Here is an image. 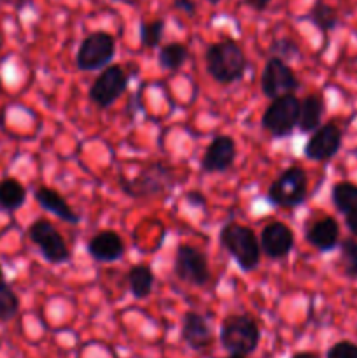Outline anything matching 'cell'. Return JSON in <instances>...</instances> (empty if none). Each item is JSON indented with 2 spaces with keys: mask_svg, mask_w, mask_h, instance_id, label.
Wrapping results in <instances>:
<instances>
[{
  "mask_svg": "<svg viewBox=\"0 0 357 358\" xmlns=\"http://www.w3.org/2000/svg\"><path fill=\"white\" fill-rule=\"evenodd\" d=\"M224 358H247V357H241V355H227V357H224Z\"/></svg>",
  "mask_w": 357,
  "mask_h": 358,
  "instance_id": "37",
  "label": "cell"
},
{
  "mask_svg": "<svg viewBox=\"0 0 357 358\" xmlns=\"http://www.w3.org/2000/svg\"><path fill=\"white\" fill-rule=\"evenodd\" d=\"M290 358H321V355L315 352H298V353H294Z\"/></svg>",
  "mask_w": 357,
  "mask_h": 358,
  "instance_id": "35",
  "label": "cell"
},
{
  "mask_svg": "<svg viewBox=\"0 0 357 358\" xmlns=\"http://www.w3.org/2000/svg\"><path fill=\"white\" fill-rule=\"evenodd\" d=\"M270 51V58H279L282 62H293V59H298L301 55L300 45L296 44V41L289 37H282V38H275V41L270 44L268 48Z\"/></svg>",
  "mask_w": 357,
  "mask_h": 358,
  "instance_id": "28",
  "label": "cell"
},
{
  "mask_svg": "<svg viewBox=\"0 0 357 358\" xmlns=\"http://www.w3.org/2000/svg\"><path fill=\"white\" fill-rule=\"evenodd\" d=\"M346 229L350 231V234L354 236V240H357V215L354 217H345Z\"/></svg>",
  "mask_w": 357,
  "mask_h": 358,
  "instance_id": "34",
  "label": "cell"
},
{
  "mask_svg": "<svg viewBox=\"0 0 357 358\" xmlns=\"http://www.w3.org/2000/svg\"><path fill=\"white\" fill-rule=\"evenodd\" d=\"M154 283H156V276L149 266L139 264L130 269L128 285L130 292L135 299H147L153 294Z\"/></svg>",
  "mask_w": 357,
  "mask_h": 358,
  "instance_id": "22",
  "label": "cell"
},
{
  "mask_svg": "<svg viewBox=\"0 0 357 358\" xmlns=\"http://www.w3.org/2000/svg\"><path fill=\"white\" fill-rule=\"evenodd\" d=\"M326 112V101L321 93H312L301 100L300 122L298 129L301 133H314L322 126V117Z\"/></svg>",
  "mask_w": 357,
  "mask_h": 358,
  "instance_id": "19",
  "label": "cell"
},
{
  "mask_svg": "<svg viewBox=\"0 0 357 358\" xmlns=\"http://www.w3.org/2000/svg\"><path fill=\"white\" fill-rule=\"evenodd\" d=\"M340 259L338 264L345 278L357 280V240L343 238L340 241Z\"/></svg>",
  "mask_w": 357,
  "mask_h": 358,
  "instance_id": "25",
  "label": "cell"
},
{
  "mask_svg": "<svg viewBox=\"0 0 357 358\" xmlns=\"http://www.w3.org/2000/svg\"><path fill=\"white\" fill-rule=\"evenodd\" d=\"M234 159H237V142L230 135H217L203 152L200 166L203 173H223L233 166Z\"/></svg>",
  "mask_w": 357,
  "mask_h": 358,
  "instance_id": "14",
  "label": "cell"
},
{
  "mask_svg": "<svg viewBox=\"0 0 357 358\" xmlns=\"http://www.w3.org/2000/svg\"><path fill=\"white\" fill-rule=\"evenodd\" d=\"M174 275L191 287H205L212 278L206 255L191 245H178L174 257Z\"/></svg>",
  "mask_w": 357,
  "mask_h": 358,
  "instance_id": "9",
  "label": "cell"
},
{
  "mask_svg": "<svg viewBox=\"0 0 357 358\" xmlns=\"http://www.w3.org/2000/svg\"><path fill=\"white\" fill-rule=\"evenodd\" d=\"M259 341V325L248 315H227L220 324L219 343L230 355H252L258 350Z\"/></svg>",
  "mask_w": 357,
  "mask_h": 358,
  "instance_id": "4",
  "label": "cell"
},
{
  "mask_svg": "<svg viewBox=\"0 0 357 358\" xmlns=\"http://www.w3.org/2000/svg\"><path fill=\"white\" fill-rule=\"evenodd\" d=\"M247 56L233 38L214 42L205 51V69L216 83L223 86L238 83L247 72Z\"/></svg>",
  "mask_w": 357,
  "mask_h": 358,
  "instance_id": "1",
  "label": "cell"
},
{
  "mask_svg": "<svg viewBox=\"0 0 357 358\" xmlns=\"http://www.w3.org/2000/svg\"><path fill=\"white\" fill-rule=\"evenodd\" d=\"M343 143V133L335 122H326L317 131L312 133L304 145V157L315 163H324L332 159L340 152Z\"/></svg>",
  "mask_w": 357,
  "mask_h": 358,
  "instance_id": "12",
  "label": "cell"
},
{
  "mask_svg": "<svg viewBox=\"0 0 357 358\" xmlns=\"http://www.w3.org/2000/svg\"><path fill=\"white\" fill-rule=\"evenodd\" d=\"M0 3H6V6L14 7L16 10H23L24 7L31 6V0H0Z\"/></svg>",
  "mask_w": 357,
  "mask_h": 358,
  "instance_id": "33",
  "label": "cell"
},
{
  "mask_svg": "<svg viewBox=\"0 0 357 358\" xmlns=\"http://www.w3.org/2000/svg\"><path fill=\"white\" fill-rule=\"evenodd\" d=\"M308 198V175L301 166H289L270 184L266 199L275 208H296Z\"/></svg>",
  "mask_w": 357,
  "mask_h": 358,
  "instance_id": "5",
  "label": "cell"
},
{
  "mask_svg": "<svg viewBox=\"0 0 357 358\" xmlns=\"http://www.w3.org/2000/svg\"><path fill=\"white\" fill-rule=\"evenodd\" d=\"M0 49H2V38H0Z\"/></svg>",
  "mask_w": 357,
  "mask_h": 358,
  "instance_id": "39",
  "label": "cell"
},
{
  "mask_svg": "<svg viewBox=\"0 0 357 358\" xmlns=\"http://www.w3.org/2000/svg\"><path fill=\"white\" fill-rule=\"evenodd\" d=\"M177 185L175 171L168 164L150 163L136 173L135 178H119V187L130 198L144 199L168 194Z\"/></svg>",
  "mask_w": 357,
  "mask_h": 358,
  "instance_id": "3",
  "label": "cell"
},
{
  "mask_svg": "<svg viewBox=\"0 0 357 358\" xmlns=\"http://www.w3.org/2000/svg\"><path fill=\"white\" fill-rule=\"evenodd\" d=\"M301 100L296 94H284L268 105L261 117V126L273 138H287L300 122Z\"/></svg>",
  "mask_w": 357,
  "mask_h": 358,
  "instance_id": "6",
  "label": "cell"
},
{
  "mask_svg": "<svg viewBox=\"0 0 357 358\" xmlns=\"http://www.w3.org/2000/svg\"><path fill=\"white\" fill-rule=\"evenodd\" d=\"M186 201H188V205H191L192 208H203V206L206 205L205 194H202L200 191L186 192Z\"/></svg>",
  "mask_w": 357,
  "mask_h": 358,
  "instance_id": "30",
  "label": "cell"
},
{
  "mask_svg": "<svg viewBox=\"0 0 357 358\" xmlns=\"http://www.w3.org/2000/svg\"><path fill=\"white\" fill-rule=\"evenodd\" d=\"M206 2H209V3H212V6H216V3H219L220 0H206Z\"/></svg>",
  "mask_w": 357,
  "mask_h": 358,
  "instance_id": "38",
  "label": "cell"
},
{
  "mask_svg": "<svg viewBox=\"0 0 357 358\" xmlns=\"http://www.w3.org/2000/svg\"><path fill=\"white\" fill-rule=\"evenodd\" d=\"M28 238L49 264H63L72 257L62 233L48 219H37L31 222L28 227Z\"/></svg>",
  "mask_w": 357,
  "mask_h": 358,
  "instance_id": "8",
  "label": "cell"
},
{
  "mask_svg": "<svg viewBox=\"0 0 357 358\" xmlns=\"http://www.w3.org/2000/svg\"><path fill=\"white\" fill-rule=\"evenodd\" d=\"M304 20L310 21V23L314 24L315 28H318L322 34L332 31L340 24L338 10L332 6H329V3H326L324 0H315V3L312 6V9L308 10Z\"/></svg>",
  "mask_w": 357,
  "mask_h": 358,
  "instance_id": "24",
  "label": "cell"
},
{
  "mask_svg": "<svg viewBox=\"0 0 357 358\" xmlns=\"http://www.w3.org/2000/svg\"><path fill=\"white\" fill-rule=\"evenodd\" d=\"M174 2L175 9L182 10L188 16H195L196 10H198V6H196L195 0H172Z\"/></svg>",
  "mask_w": 357,
  "mask_h": 358,
  "instance_id": "31",
  "label": "cell"
},
{
  "mask_svg": "<svg viewBox=\"0 0 357 358\" xmlns=\"http://www.w3.org/2000/svg\"><path fill=\"white\" fill-rule=\"evenodd\" d=\"M188 59L189 49L182 42H170V44L161 45L158 52V65L161 70H168V72H178Z\"/></svg>",
  "mask_w": 357,
  "mask_h": 358,
  "instance_id": "23",
  "label": "cell"
},
{
  "mask_svg": "<svg viewBox=\"0 0 357 358\" xmlns=\"http://www.w3.org/2000/svg\"><path fill=\"white\" fill-rule=\"evenodd\" d=\"M219 243L241 271L251 273L258 269L261 262V247L259 236L252 227L238 222L224 224L219 231Z\"/></svg>",
  "mask_w": 357,
  "mask_h": 358,
  "instance_id": "2",
  "label": "cell"
},
{
  "mask_svg": "<svg viewBox=\"0 0 357 358\" xmlns=\"http://www.w3.org/2000/svg\"><path fill=\"white\" fill-rule=\"evenodd\" d=\"M272 3V0H244V6L251 7L255 13H262V10L268 9V6Z\"/></svg>",
  "mask_w": 357,
  "mask_h": 358,
  "instance_id": "32",
  "label": "cell"
},
{
  "mask_svg": "<svg viewBox=\"0 0 357 358\" xmlns=\"http://www.w3.org/2000/svg\"><path fill=\"white\" fill-rule=\"evenodd\" d=\"M20 313V297L7 282H0V324L14 320Z\"/></svg>",
  "mask_w": 357,
  "mask_h": 358,
  "instance_id": "26",
  "label": "cell"
},
{
  "mask_svg": "<svg viewBox=\"0 0 357 358\" xmlns=\"http://www.w3.org/2000/svg\"><path fill=\"white\" fill-rule=\"evenodd\" d=\"M164 28H167V21L164 20H154V21H140V42L144 48L154 49L161 44L163 38Z\"/></svg>",
  "mask_w": 357,
  "mask_h": 358,
  "instance_id": "27",
  "label": "cell"
},
{
  "mask_svg": "<svg viewBox=\"0 0 357 358\" xmlns=\"http://www.w3.org/2000/svg\"><path fill=\"white\" fill-rule=\"evenodd\" d=\"M331 201L336 212L342 215H357V184L346 180L336 182L331 189Z\"/></svg>",
  "mask_w": 357,
  "mask_h": 358,
  "instance_id": "21",
  "label": "cell"
},
{
  "mask_svg": "<svg viewBox=\"0 0 357 358\" xmlns=\"http://www.w3.org/2000/svg\"><path fill=\"white\" fill-rule=\"evenodd\" d=\"M181 338L195 352H203L214 343V331L206 317L196 311H186L182 317Z\"/></svg>",
  "mask_w": 357,
  "mask_h": 358,
  "instance_id": "15",
  "label": "cell"
},
{
  "mask_svg": "<svg viewBox=\"0 0 357 358\" xmlns=\"http://www.w3.org/2000/svg\"><path fill=\"white\" fill-rule=\"evenodd\" d=\"M304 240L321 254L335 250L340 245V224L335 217H322L314 220L304 231Z\"/></svg>",
  "mask_w": 357,
  "mask_h": 358,
  "instance_id": "17",
  "label": "cell"
},
{
  "mask_svg": "<svg viewBox=\"0 0 357 358\" xmlns=\"http://www.w3.org/2000/svg\"><path fill=\"white\" fill-rule=\"evenodd\" d=\"M34 198L42 210L52 213L56 219L63 220V222L66 224H72V226H77V224H79L80 217L74 212L72 206L66 203V199L63 198L56 189L41 185V187L35 189Z\"/></svg>",
  "mask_w": 357,
  "mask_h": 358,
  "instance_id": "18",
  "label": "cell"
},
{
  "mask_svg": "<svg viewBox=\"0 0 357 358\" xmlns=\"http://www.w3.org/2000/svg\"><path fill=\"white\" fill-rule=\"evenodd\" d=\"M115 56V38L108 31L98 30L86 35L76 55V66L80 72L107 69Z\"/></svg>",
  "mask_w": 357,
  "mask_h": 358,
  "instance_id": "7",
  "label": "cell"
},
{
  "mask_svg": "<svg viewBox=\"0 0 357 358\" xmlns=\"http://www.w3.org/2000/svg\"><path fill=\"white\" fill-rule=\"evenodd\" d=\"M259 83H261V93L270 100H275L284 94H294L301 86L294 70L279 58H270L265 63Z\"/></svg>",
  "mask_w": 357,
  "mask_h": 358,
  "instance_id": "11",
  "label": "cell"
},
{
  "mask_svg": "<svg viewBox=\"0 0 357 358\" xmlns=\"http://www.w3.org/2000/svg\"><path fill=\"white\" fill-rule=\"evenodd\" d=\"M27 203V187L18 178L6 177L0 180V210L14 213Z\"/></svg>",
  "mask_w": 357,
  "mask_h": 358,
  "instance_id": "20",
  "label": "cell"
},
{
  "mask_svg": "<svg viewBox=\"0 0 357 358\" xmlns=\"http://www.w3.org/2000/svg\"><path fill=\"white\" fill-rule=\"evenodd\" d=\"M294 243H296V238H294L293 229L280 220L266 224L259 234L261 254H265L268 259H275V261L289 257Z\"/></svg>",
  "mask_w": 357,
  "mask_h": 358,
  "instance_id": "13",
  "label": "cell"
},
{
  "mask_svg": "<svg viewBox=\"0 0 357 358\" xmlns=\"http://www.w3.org/2000/svg\"><path fill=\"white\" fill-rule=\"evenodd\" d=\"M86 250L90 257L97 262H115L125 255V241L119 233L112 229L98 231L91 240L88 241Z\"/></svg>",
  "mask_w": 357,
  "mask_h": 358,
  "instance_id": "16",
  "label": "cell"
},
{
  "mask_svg": "<svg viewBox=\"0 0 357 358\" xmlns=\"http://www.w3.org/2000/svg\"><path fill=\"white\" fill-rule=\"evenodd\" d=\"M0 282H6V278H4V269H2V266H0Z\"/></svg>",
  "mask_w": 357,
  "mask_h": 358,
  "instance_id": "36",
  "label": "cell"
},
{
  "mask_svg": "<svg viewBox=\"0 0 357 358\" xmlns=\"http://www.w3.org/2000/svg\"><path fill=\"white\" fill-rule=\"evenodd\" d=\"M326 358H357V345L352 341H338L328 350Z\"/></svg>",
  "mask_w": 357,
  "mask_h": 358,
  "instance_id": "29",
  "label": "cell"
},
{
  "mask_svg": "<svg viewBox=\"0 0 357 358\" xmlns=\"http://www.w3.org/2000/svg\"><path fill=\"white\" fill-rule=\"evenodd\" d=\"M130 77L121 65H108L90 86L91 103L98 108H108L126 93Z\"/></svg>",
  "mask_w": 357,
  "mask_h": 358,
  "instance_id": "10",
  "label": "cell"
}]
</instances>
